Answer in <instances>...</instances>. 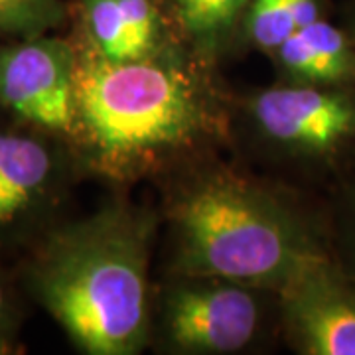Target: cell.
Masks as SVG:
<instances>
[{
	"label": "cell",
	"mask_w": 355,
	"mask_h": 355,
	"mask_svg": "<svg viewBox=\"0 0 355 355\" xmlns=\"http://www.w3.org/2000/svg\"><path fill=\"white\" fill-rule=\"evenodd\" d=\"M10 322H12L10 304H8V298H6V294H4L2 284H0V349L6 345L8 334H10Z\"/></svg>",
	"instance_id": "17"
},
{
	"label": "cell",
	"mask_w": 355,
	"mask_h": 355,
	"mask_svg": "<svg viewBox=\"0 0 355 355\" xmlns=\"http://www.w3.org/2000/svg\"><path fill=\"white\" fill-rule=\"evenodd\" d=\"M76 69V53L60 38L34 36L2 46L0 105L38 127L73 132Z\"/></svg>",
	"instance_id": "6"
},
{
	"label": "cell",
	"mask_w": 355,
	"mask_h": 355,
	"mask_svg": "<svg viewBox=\"0 0 355 355\" xmlns=\"http://www.w3.org/2000/svg\"><path fill=\"white\" fill-rule=\"evenodd\" d=\"M288 2H291V10L292 16H294V22H296V28L312 24V22L322 18L320 0H288Z\"/></svg>",
	"instance_id": "16"
},
{
	"label": "cell",
	"mask_w": 355,
	"mask_h": 355,
	"mask_svg": "<svg viewBox=\"0 0 355 355\" xmlns=\"http://www.w3.org/2000/svg\"><path fill=\"white\" fill-rule=\"evenodd\" d=\"M184 30L202 44H214L227 32L245 0H172Z\"/></svg>",
	"instance_id": "11"
},
{
	"label": "cell",
	"mask_w": 355,
	"mask_h": 355,
	"mask_svg": "<svg viewBox=\"0 0 355 355\" xmlns=\"http://www.w3.org/2000/svg\"><path fill=\"white\" fill-rule=\"evenodd\" d=\"M53 182V156L34 137L0 132V229L28 216Z\"/></svg>",
	"instance_id": "9"
},
{
	"label": "cell",
	"mask_w": 355,
	"mask_h": 355,
	"mask_svg": "<svg viewBox=\"0 0 355 355\" xmlns=\"http://www.w3.org/2000/svg\"><path fill=\"white\" fill-rule=\"evenodd\" d=\"M284 326L304 355H355V277L331 253L302 266L279 288Z\"/></svg>",
	"instance_id": "5"
},
{
	"label": "cell",
	"mask_w": 355,
	"mask_h": 355,
	"mask_svg": "<svg viewBox=\"0 0 355 355\" xmlns=\"http://www.w3.org/2000/svg\"><path fill=\"white\" fill-rule=\"evenodd\" d=\"M83 18L93 42L91 48L103 58L111 62L139 60L119 0H83Z\"/></svg>",
	"instance_id": "10"
},
{
	"label": "cell",
	"mask_w": 355,
	"mask_h": 355,
	"mask_svg": "<svg viewBox=\"0 0 355 355\" xmlns=\"http://www.w3.org/2000/svg\"><path fill=\"white\" fill-rule=\"evenodd\" d=\"M347 34L352 36V40L355 42V6H354V12H352V18H349V28H347Z\"/></svg>",
	"instance_id": "18"
},
{
	"label": "cell",
	"mask_w": 355,
	"mask_h": 355,
	"mask_svg": "<svg viewBox=\"0 0 355 355\" xmlns=\"http://www.w3.org/2000/svg\"><path fill=\"white\" fill-rule=\"evenodd\" d=\"M203 81L172 60L111 62L87 50L76 69V135L107 176L160 166L219 132Z\"/></svg>",
	"instance_id": "1"
},
{
	"label": "cell",
	"mask_w": 355,
	"mask_h": 355,
	"mask_svg": "<svg viewBox=\"0 0 355 355\" xmlns=\"http://www.w3.org/2000/svg\"><path fill=\"white\" fill-rule=\"evenodd\" d=\"M259 128L284 153L318 166L355 156V85H280L253 101Z\"/></svg>",
	"instance_id": "4"
},
{
	"label": "cell",
	"mask_w": 355,
	"mask_h": 355,
	"mask_svg": "<svg viewBox=\"0 0 355 355\" xmlns=\"http://www.w3.org/2000/svg\"><path fill=\"white\" fill-rule=\"evenodd\" d=\"M259 308L251 292L235 282L188 286L168 300L166 326L178 347L196 354H229L251 342Z\"/></svg>",
	"instance_id": "7"
},
{
	"label": "cell",
	"mask_w": 355,
	"mask_h": 355,
	"mask_svg": "<svg viewBox=\"0 0 355 355\" xmlns=\"http://www.w3.org/2000/svg\"><path fill=\"white\" fill-rule=\"evenodd\" d=\"M150 225L125 207L55 235L34 265L42 304L91 355H130L148 328Z\"/></svg>",
	"instance_id": "2"
},
{
	"label": "cell",
	"mask_w": 355,
	"mask_h": 355,
	"mask_svg": "<svg viewBox=\"0 0 355 355\" xmlns=\"http://www.w3.org/2000/svg\"><path fill=\"white\" fill-rule=\"evenodd\" d=\"M64 16L60 0H0V36H42Z\"/></svg>",
	"instance_id": "12"
},
{
	"label": "cell",
	"mask_w": 355,
	"mask_h": 355,
	"mask_svg": "<svg viewBox=\"0 0 355 355\" xmlns=\"http://www.w3.org/2000/svg\"><path fill=\"white\" fill-rule=\"evenodd\" d=\"M178 263L196 279L268 284L279 291L330 253L322 233L291 205L237 178L217 176L176 205Z\"/></svg>",
	"instance_id": "3"
},
{
	"label": "cell",
	"mask_w": 355,
	"mask_h": 355,
	"mask_svg": "<svg viewBox=\"0 0 355 355\" xmlns=\"http://www.w3.org/2000/svg\"><path fill=\"white\" fill-rule=\"evenodd\" d=\"M277 55L296 83L355 85V42L347 30L324 18L296 28L277 48Z\"/></svg>",
	"instance_id": "8"
},
{
	"label": "cell",
	"mask_w": 355,
	"mask_h": 355,
	"mask_svg": "<svg viewBox=\"0 0 355 355\" xmlns=\"http://www.w3.org/2000/svg\"><path fill=\"white\" fill-rule=\"evenodd\" d=\"M338 237L342 243L345 259L349 265H340L355 277V184H343L340 193V214H338Z\"/></svg>",
	"instance_id": "15"
},
{
	"label": "cell",
	"mask_w": 355,
	"mask_h": 355,
	"mask_svg": "<svg viewBox=\"0 0 355 355\" xmlns=\"http://www.w3.org/2000/svg\"><path fill=\"white\" fill-rule=\"evenodd\" d=\"M251 36L263 50L277 51L280 44L296 30L288 0H253Z\"/></svg>",
	"instance_id": "13"
},
{
	"label": "cell",
	"mask_w": 355,
	"mask_h": 355,
	"mask_svg": "<svg viewBox=\"0 0 355 355\" xmlns=\"http://www.w3.org/2000/svg\"><path fill=\"white\" fill-rule=\"evenodd\" d=\"M139 58L154 53L160 40V16L153 0H119Z\"/></svg>",
	"instance_id": "14"
}]
</instances>
